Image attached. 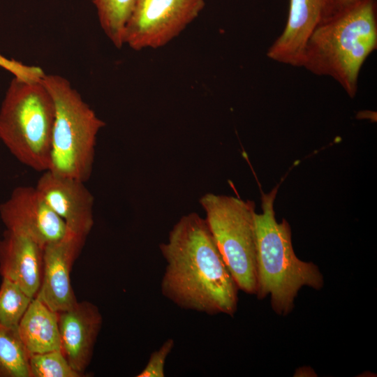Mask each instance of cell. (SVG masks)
Returning a JSON list of instances; mask_svg holds the SVG:
<instances>
[{"mask_svg": "<svg viewBox=\"0 0 377 377\" xmlns=\"http://www.w3.org/2000/svg\"><path fill=\"white\" fill-rule=\"evenodd\" d=\"M159 249L165 261L163 297L185 310L234 316L239 288L205 219L195 212L182 216Z\"/></svg>", "mask_w": 377, "mask_h": 377, "instance_id": "1", "label": "cell"}, {"mask_svg": "<svg viewBox=\"0 0 377 377\" xmlns=\"http://www.w3.org/2000/svg\"><path fill=\"white\" fill-rule=\"evenodd\" d=\"M376 47L377 0H350L311 34L301 67L332 77L354 98L361 68Z\"/></svg>", "mask_w": 377, "mask_h": 377, "instance_id": "2", "label": "cell"}, {"mask_svg": "<svg viewBox=\"0 0 377 377\" xmlns=\"http://www.w3.org/2000/svg\"><path fill=\"white\" fill-rule=\"evenodd\" d=\"M278 187L262 194L263 212L255 214L256 295L258 299L269 295L273 310L279 315H286L293 308L300 289L306 286L320 290L323 278L316 265L302 261L295 254L291 229L287 221H276L274 202Z\"/></svg>", "mask_w": 377, "mask_h": 377, "instance_id": "3", "label": "cell"}, {"mask_svg": "<svg viewBox=\"0 0 377 377\" xmlns=\"http://www.w3.org/2000/svg\"><path fill=\"white\" fill-rule=\"evenodd\" d=\"M41 82L55 110L48 170L86 182L92 173L98 133L105 124L65 77L45 74Z\"/></svg>", "mask_w": 377, "mask_h": 377, "instance_id": "4", "label": "cell"}, {"mask_svg": "<svg viewBox=\"0 0 377 377\" xmlns=\"http://www.w3.org/2000/svg\"><path fill=\"white\" fill-rule=\"evenodd\" d=\"M54 114L53 99L41 80L14 77L0 108V140L22 164L48 170Z\"/></svg>", "mask_w": 377, "mask_h": 377, "instance_id": "5", "label": "cell"}, {"mask_svg": "<svg viewBox=\"0 0 377 377\" xmlns=\"http://www.w3.org/2000/svg\"><path fill=\"white\" fill-rule=\"evenodd\" d=\"M219 252L239 290L256 295L255 203L239 198L206 193L200 200Z\"/></svg>", "mask_w": 377, "mask_h": 377, "instance_id": "6", "label": "cell"}, {"mask_svg": "<svg viewBox=\"0 0 377 377\" xmlns=\"http://www.w3.org/2000/svg\"><path fill=\"white\" fill-rule=\"evenodd\" d=\"M205 5V0H135L124 45L137 51L161 47L178 36Z\"/></svg>", "mask_w": 377, "mask_h": 377, "instance_id": "7", "label": "cell"}, {"mask_svg": "<svg viewBox=\"0 0 377 377\" xmlns=\"http://www.w3.org/2000/svg\"><path fill=\"white\" fill-rule=\"evenodd\" d=\"M0 217L6 230L29 237L42 248L59 240L67 232L64 221L33 186L14 188L0 205Z\"/></svg>", "mask_w": 377, "mask_h": 377, "instance_id": "8", "label": "cell"}, {"mask_svg": "<svg viewBox=\"0 0 377 377\" xmlns=\"http://www.w3.org/2000/svg\"><path fill=\"white\" fill-rule=\"evenodd\" d=\"M350 0H289L287 22L268 49L267 57L279 63L301 67L306 42L317 27Z\"/></svg>", "mask_w": 377, "mask_h": 377, "instance_id": "9", "label": "cell"}, {"mask_svg": "<svg viewBox=\"0 0 377 377\" xmlns=\"http://www.w3.org/2000/svg\"><path fill=\"white\" fill-rule=\"evenodd\" d=\"M86 239L67 229L61 239L43 248L42 279L36 297L57 312L71 309L77 302L71 271Z\"/></svg>", "mask_w": 377, "mask_h": 377, "instance_id": "10", "label": "cell"}, {"mask_svg": "<svg viewBox=\"0 0 377 377\" xmlns=\"http://www.w3.org/2000/svg\"><path fill=\"white\" fill-rule=\"evenodd\" d=\"M84 183L46 170L35 187L68 230L87 237L94 223V198Z\"/></svg>", "mask_w": 377, "mask_h": 377, "instance_id": "11", "label": "cell"}, {"mask_svg": "<svg viewBox=\"0 0 377 377\" xmlns=\"http://www.w3.org/2000/svg\"><path fill=\"white\" fill-rule=\"evenodd\" d=\"M61 351L71 367L82 376L89 364L103 317L97 306L77 302L58 312Z\"/></svg>", "mask_w": 377, "mask_h": 377, "instance_id": "12", "label": "cell"}, {"mask_svg": "<svg viewBox=\"0 0 377 377\" xmlns=\"http://www.w3.org/2000/svg\"><path fill=\"white\" fill-rule=\"evenodd\" d=\"M43 248L29 237L6 230L0 239V274L34 298L42 279Z\"/></svg>", "mask_w": 377, "mask_h": 377, "instance_id": "13", "label": "cell"}, {"mask_svg": "<svg viewBox=\"0 0 377 377\" xmlns=\"http://www.w3.org/2000/svg\"><path fill=\"white\" fill-rule=\"evenodd\" d=\"M17 330L29 355L61 350L58 312L36 297L32 299Z\"/></svg>", "mask_w": 377, "mask_h": 377, "instance_id": "14", "label": "cell"}, {"mask_svg": "<svg viewBox=\"0 0 377 377\" xmlns=\"http://www.w3.org/2000/svg\"><path fill=\"white\" fill-rule=\"evenodd\" d=\"M94 6L100 26L117 47L124 45L126 25L135 0H89Z\"/></svg>", "mask_w": 377, "mask_h": 377, "instance_id": "15", "label": "cell"}, {"mask_svg": "<svg viewBox=\"0 0 377 377\" xmlns=\"http://www.w3.org/2000/svg\"><path fill=\"white\" fill-rule=\"evenodd\" d=\"M0 377H30L29 353L17 328L0 325Z\"/></svg>", "mask_w": 377, "mask_h": 377, "instance_id": "16", "label": "cell"}, {"mask_svg": "<svg viewBox=\"0 0 377 377\" xmlns=\"http://www.w3.org/2000/svg\"><path fill=\"white\" fill-rule=\"evenodd\" d=\"M32 299L16 283L2 278L0 286V325L17 328Z\"/></svg>", "mask_w": 377, "mask_h": 377, "instance_id": "17", "label": "cell"}, {"mask_svg": "<svg viewBox=\"0 0 377 377\" xmlns=\"http://www.w3.org/2000/svg\"><path fill=\"white\" fill-rule=\"evenodd\" d=\"M30 377H81L61 350L29 355Z\"/></svg>", "mask_w": 377, "mask_h": 377, "instance_id": "18", "label": "cell"}, {"mask_svg": "<svg viewBox=\"0 0 377 377\" xmlns=\"http://www.w3.org/2000/svg\"><path fill=\"white\" fill-rule=\"evenodd\" d=\"M175 346L172 338L166 339L158 349L153 351L144 369L136 377H164L165 364L169 354Z\"/></svg>", "mask_w": 377, "mask_h": 377, "instance_id": "19", "label": "cell"}, {"mask_svg": "<svg viewBox=\"0 0 377 377\" xmlns=\"http://www.w3.org/2000/svg\"><path fill=\"white\" fill-rule=\"evenodd\" d=\"M0 67L12 73L15 77L25 81H39L45 74L38 66L24 64L15 59L0 54Z\"/></svg>", "mask_w": 377, "mask_h": 377, "instance_id": "20", "label": "cell"}]
</instances>
